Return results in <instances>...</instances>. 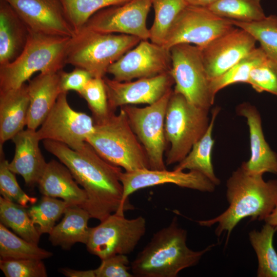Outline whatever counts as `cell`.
I'll list each match as a JSON object with an SVG mask.
<instances>
[{
	"instance_id": "cell-26",
	"label": "cell",
	"mask_w": 277,
	"mask_h": 277,
	"mask_svg": "<svg viewBox=\"0 0 277 277\" xmlns=\"http://www.w3.org/2000/svg\"><path fill=\"white\" fill-rule=\"evenodd\" d=\"M220 111L219 107H215L212 110L211 118L207 131L193 145L188 154L173 168V170L180 171L188 169L198 171L215 186L219 185L221 182L214 173L211 162V153L214 144L212 133L215 120Z\"/></svg>"
},
{
	"instance_id": "cell-23",
	"label": "cell",
	"mask_w": 277,
	"mask_h": 277,
	"mask_svg": "<svg viewBox=\"0 0 277 277\" xmlns=\"http://www.w3.org/2000/svg\"><path fill=\"white\" fill-rule=\"evenodd\" d=\"M30 31L16 11L0 0V66L14 61L23 51Z\"/></svg>"
},
{
	"instance_id": "cell-13",
	"label": "cell",
	"mask_w": 277,
	"mask_h": 277,
	"mask_svg": "<svg viewBox=\"0 0 277 277\" xmlns=\"http://www.w3.org/2000/svg\"><path fill=\"white\" fill-rule=\"evenodd\" d=\"M170 50L163 45L141 40L109 67L107 73L120 82L152 77L170 72Z\"/></svg>"
},
{
	"instance_id": "cell-21",
	"label": "cell",
	"mask_w": 277,
	"mask_h": 277,
	"mask_svg": "<svg viewBox=\"0 0 277 277\" xmlns=\"http://www.w3.org/2000/svg\"><path fill=\"white\" fill-rule=\"evenodd\" d=\"M29 106L27 128L36 130L49 114L62 93L58 72L40 73L27 85Z\"/></svg>"
},
{
	"instance_id": "cell-3",
	"label": "cell",
	"mask_w": 277,
	"mask_h": 277,
	"mask_svg": "<svg viewBox=\"0 0 277 277\" xmlns=\"http://www.w3.org/2000/svg\"><path fill=\"white\" fill-rule=\"evenodd\" d=\"M187 233L174 217L170 224L154 233L150 241L131 263L137 277H176L184 269L196 265L214 244L200 251L186 244Z\"/></svg>"
},
{
	"instance_id": "cell-27",
	"label": "cell",
	"mask_w": 277,
	"mask_h": 277,
	"mask_svg": "<svg viewBox=\"0 0 277 277\" xmlns=\"http://www.w3.org/2000/svg\"><path fill=\"white\" fill-rule=\"evenodd\" d=\"M277 226L265 223L261 230L249 233L250 242L258 261L257 276L277 277V253L273 245V239Z\"/></svg>"
},
{
	"instance_id": "cell-30",
	"label": "cell",
	"mask_w": 277,
	"mask_h": 277,
	"mask_svg": "<svg viewBox=\"0 0 277 277\" xmlns=\"http://www.w3.org/2000/svg\"><path fill=\"white\" fill-rule=\"evenodd\" d=\"M154 18L149 29L151 42L163 45L176 18L188 5L184 0H151Z\"/></svg>"
},
{
	"instance_id": "cell-35",
	"label": "cell",
	"mask_w": 277,
	"mask_h": 277,
	"mask_svg": "<svg viewBox=\"0 0 277 277\" xmlns=\"http://www.w3.org/2000/svg\"><path fill=\"white\" fill-rule=\"evenodd\" d=\"M69 206L64 200L43 195L38 204L32 205L28 210V214L39 234H49L56 222Z\"/></svg>"
},
{
	"instance_id": "cell-29",
	"label": "cell",
	"mask_w": 277,
	"mask_h": 277,
	"mask_svg": "<svg viewBox=\"0 0 277 277\" xmlns=\"http://www.w3.org/2000/svg\"><path fill=\"white\" fill-rule=\"evenodd\" d=\"M53 253L27 241L9 231L0 223L1 259H46Z\"/></svg>"
},
{
	"instance_id": "cell-33",
	"label": "cell",
	"mask_w": 277,
	"mask_h": 277,
	"mask_svg": "<svg viewBox=\"0 0 277 277\" xmlns=\"http://www.w3.org/2000/svg\"><path fill=\"white\" fill-rule=\"evenodd\" d=\"M235 27L250 33L259 42L266 55L277 62V16L270 15L253 22L231 20Z\"/></svg>"
},
{
	"instance_id": "cell-40",
	"label": "cell",
	"mask_w": 277,
	"mask_h": 277,
	"mask_svg": "<svg viewBox=\"0 0 277 277\" xmlns=\"http://www.w3.org/2000/svg\"><path fill=\"white\" fill-rule=\"evenodd\" d=\"M99 267L94 269L95 277H133L126 254H115L101 260Z\"/></svg>"
},
{
	"instance_id": "cell-43",
	"label": "cell",
	"mask_w": 277,
	"mask_h": 277,
	"mask_svg": "<svg viewBox=\"0 0 277 277\" xmlns=\"http://www.w3.org/2000/svg\"><path fill=\"white\" fill-rule=\"evenodd\" d=\"M188 5L207 8L218 0H184Z\"/></svg>"
},
{
	"instance_id": "cell-7",
	"label": "cell",
	"mask_w": 277,
	"mask_h": 277,
	"mask_svg": "<svg viewBox=\"0 0 277 277\" xmlns=\"http://www.w3.org/2000/svg\"><path fill=\"white\" fill-rule=\"evenodd\" d=\"M208 112L173 90L165 121L166 139L170 145L165 160L167 166L181 162L204 134L210 121Z\"/></svg>"
},
{
	"instance_id": "cell-16",
	"label": "cell",
	"mask_w": 277,
	"mask_h": 277,
	"mask_svg": "<svg viewBox=\"0 0 277 277\" xmlns=\"http://www.w3.org/2000/svg\"><path fill=\"white\" fill-rule=\"evenodd\" d=\"M103 81L109 107L113 112L126 105L152 104L171 90L174 85L170 72L134 81L120 82L106 76Z\"/></svg>"
},
{
	"instance_id": "cell-20",
	"label": "cell",
	"mask_w": 277,
	"mask_h": 277,
	"mask_svg": "<svg viewBox=\"0 0 277 277\" xmlns=\"http://www.w3.org/2000/svg\"><path fill=\"white\" fill-rule=\"evenodd\" d=\"M15 145V153L8 164L10 170L21 175L26 185L37 184L47 163L41 152L36 130L27 128L12 139Z\"/></svg>"
},
{
	"instance_id": "cell-10",
	"label": "cell",
	"mask_w": 277,
	"mask_h": 277,
	"mask_svg": "<svg viewBox=\"0 0 277 277\" xmlns=\"http://www.w3.org/2000/svg\"><path fill=\"white\" fill-rule=\"evenodd\" d=\"M172 91L146 107L126 105L120 107L124 110L133 132L145 150L150 169H166L164 160L167 143L165 121Z\"/></svg>"
},
{
	"instance_id": "cell-8",
	"label": "cell",
	"mask_w": 277,
	"mask_h": 277,
	"mask_svg": "<svg viewBox=\"0 0 277 277\" xmlns=\"http://www.w3.org/2000/svg\"><path fill=\"white\" fill-rule=\"evenodd\" d=\"M170 73L174 82L173 91L182 94L195 106L209 110L215 96L210 88L200 48L181 43L170 49Z\"/></svg>"
},
{
	"instance_id": "cell-22",
	"label": "cell",
	"mask_w": 277,
	"mask_h": 277,
	"mask_svg": "<svg viewBox=\"0 0 277 277\" xmlns=\"http://www.w3.org/2000/svg\"><path fill=\"white\" fill-rule=\"evenodd\" d=\"M37 184L43 195L61 198L69 206L83 208L87 201L85 190L78 186L69 169L57 161L47 163Z\"/></svg>"
},
{
	"instance_id": "cell-39",
	"label": "cell",
	"mask_w": 277,
	"mask_h": 277,
	"mask_svg": "<svg viewBox=\"0 0 277 277\" xmlns=\"http://www.w3.org/2000/svg\"><path fill=\"white\" fill-rule=\"evenodd\" d=\"M0 268L6 277H47L42 260L1 259Z\"/></svg>"
},
{
	"instance_id": "cell-17",
	"label": "cell",
	"mask_w": 277,
	"mask_h": 277,
	"mask_svg": "<svg viewBox=\"0 0 277 277\" xmlns=\"http://www.w3.org/2000/svg\"><path fill=\"white\" fill-rule=\"evenodd\" d=\"M16 11L31 31L73 37L75 31L67 18L60 0H5Z\"/></svg>"
},
{
	"instance_id": "cell-24",
	"label": "cell",
	"mask_w": 277,
	"mask_h": 277,
	"mask_svg": "<svg viewBox=\"0 0 277 277\" xmlns=\"http://www.w3.org/2000/svg\"><path fill=\"white\" fill-rule=\"evenodd\" d=\"M29 106L27 85L0 90V145L24 130Z\"/></svg>"
},
{
	"instance_id": "cell-4",
	"label": "cell",
	"mask_w": 277,
	"mask_h": 277,
	"mask_svg": "<svg viewBox=\"0 0 277 277\" xmlns=\"http://www.w3.org/2000/svg\"><path fill=\"white\" fill-rule=\"evenodd\" d=\"M70 38L30 31L20 55L11 63L0 66V90L19 88L37 72L55 73L63 70Z\"/></svg>"
},
{
	"instance_id": "cell-15",
	"label": "cell",
	"mask_w": 277,
	"mask_h": 277,
	"mask_svg": "<svg viewBox=\"0 0 277 277\" xmlns=\"http://www.w3.org/2000/svg\"><path fill=\"white\" fill-rule=\"evenodd\" d=\"M256 42L250 33L235 27L200 48L209 80L223 74L255 49Z\"/></svg>"
},
{
	"instance_id": "cell-37",
	"label": "cell",
	"mask_w": 277,
	"mask_h": 277,
	"mask_svg": "<svg viewBox=\"0 0 277 277\" xmlns=\"http://www.w3.org/2000/svg\"><path fill=\"white\" fill-rule=\"evenodd\" d=\"M3 145H0V193L4 199L27 208L34 205L37 199L27 194L18 185L15 173L8 167Z\"/></svg>"
},
{
	"instance_id": "cell-31",
	"label": "cell",
	"mask_w": 277,
	"mask_h": 277,
	"mask_svg": "<svg viewBox=\"0 0 277 277\" xmlns=\"http://www.w3.org/2000/svg\"><path fill=\"white\" fill-rule=\"evenodd\" d=\"M207 8L220 17L242 22L259 21L266 16L261 0H218Z\"/></svg>"
},
{
	"instance_id": "cell-12",
	"label": "cell",
	"mask_w": 277,
	"mask_h": 277,
	"mask_svg": "<svg viewBox=\"0 0 277 277\" xmlns=\"http://www.w3.org/2000/svg\"><path fill=\"white\" fill-rule=\"evenodd\" d=\"M67 96V92L60 94L36 133L40 141H56L78 150L94 132V122L86 113L73 110Z\"/></svg>"
},
{
	"instance_id": "cell-41",
	"label": "cell",
	"mask_w": 277,
	"mask_h": 277,
	"mask_svg": "<svg viewBox=\"0 0 277 277\" xmlns=\"http://www.w3.org/2000/svg\"><path fill=\"white\" fill-rule=\"evenodd\" d=\"M58 73L62 92L73 90L78 93L92 77L86 70L77 67L69 72L62 70Z\"/></svg>"
},
{
	"instance_id": "cell-14",
	"label": "cell",
	"mask_w": 277,
	"mask_h": 277,
	"mask_svg": "<svg viewBox=\"0 0 277 277\" xmlns=\"http://www.w3.org/2000/svg\"><path fill=\"white\" fill-rule=\"evenodd\" d=\"M151 7V0H129L97 11L83 27L100 32L118 33L147 40L150 35L147 18Z\"/></svg>"
},
{
	"instance_id": "cell-19",
	"label": "cell",
	"mask_w": 277,
	"mask_h": 277,
	"mask_svg": "<svg viewBox=\"0 0 277 277\" xmlns=\"http://www.w3.org/2000/svg\"><path fill=\"white\" fill-rule=\"evenodd\" d=\"M236 111L246 118L249 132L250 157L241 166L250 173L277 174V154L265 140L258 110L250 103L245 102L237 106Z\"/></svg>"
},
{
	"instance_id": "cell-5",
	"label": "cell",
	"mask_w": 277,
	"mask_h": 277,
	"mask_svg": "<svg viewBox=\"0 0 277 277\" xmlns=\"http://www.w3.org/2000/svg\"><path fill=\"white\" fill-rule=\"evenodd\" d=\"M106 120L94 123V132L87 138L104 160L125 171L149 169L145 150L133 132L122 108Z\"/></svg>"
},
{
	"instance_id": "cell-34",
	"label": "cell",
	"mask_w": 277,
	"mask_h": 277,
	"mask_svg": "<svg viewBox=\"0 0 277 277\" xmlns=\"http://www.w3.org/2000/svg\"><path fill=\"white\" fill-rule=\"evenodd\" d=\"M129 0H60L65 15L74 29L79 31L97 11L123 4Z\"/></svg>"
},
{
	"instance_id": "cell-11",
	"label": "cell",
	"mask_w": 277,
	"mask_h": 277,
	"mask_svg": "<svg viewBox=\"0 0 277 277\" xmlns=\"http://www.w3.org/2000/svg\"><path fill=\"white\" fill-rule=\"evenodd\" d=\"M235 27L230 19L216 15L207 8L187 5L171 27L163 46L169 49L186 43L201 48Z\"/></svg>"
},
{
	"instance_id": "cell-38",
	"label": "cell",
	"mask_w": 277,
	"mask_h": 277,
	"mask_svg": "<svg viewBox=\"0 0 277 277\" xmlns=\"http://www.w3.org/2000/svg\"><path fill=\"white\" fill-rule=\"evenodd\" d=\"M248 84L257 92L277 96V62L267 56L252 69Z\"/></svg>"
},
{
	"instance_id": "cell-32",
	"label": "cell",
	"mask_w": 277,
	"mask_h": 277,
	"mask_svg": "<svg viewBox=\"0 0 277 277\" xmlns=\"http://www.w3.org/2000/svg\"><path fill=\"white\" fill-rule=\"evenodd\" d=\"M266 56L260 47H256L223 74L210 81V88L213 95L215 96L220 90L233 84H248L252 69Z\"/></svg>"
},
{
	"instance_id": "cell-1",
	"label": "cell",
	"mask_w": 277,
	"mask_h": 277,
	"mask_svg": "<svg viewBox=\"0 0 277 277\" xmlns=\"http://www.w3.org/2000/svg\"><path fill=\"white\" fill-rule=\"evenodd\" d=\"M43 143L45 149L69 169L86 191L87 201L83 208L91 218L102 221L113 213H124L133 209L130 202L123 200L121 168L104 160L87 142L78 150L51 140Z\"/></svg>"
},
{
	"instance_id": "cell-18",
	"label": "cell",
	"mask_w": 277,
	"mask_h": 277,
	"mask_svg": "<svg viewBox=\"0 0 277 277\" xmlns=\"http://www.w3.org/2000/svg\"><path fill=\"white\" fill-rule=\"evenodd\" d=\"M120 181L123 188V200L130 202L128 197L137 190L165 184H173L179 187L212 192L215 185L202 173L193 170L188 172L173 170L139 169L122 172Z\"/></svg>"
},
{
	"instance_id": "cell-44",
	"label": "cell",
	"mask_w": 277,
	"mask_h": 277,
	"mask_svg": "<svg viewBox=\"0 0 277 277\" xmlns=\"http://www.w3.org/2000/svg\"><path fill=\"white\" fill-rule=\"evenodd\" d=\"M264 221L266 223L277 226V204L270 214Z\"/></svg>"
},
{
	"instance_id": "cell-36",
	"label": "cell",
	"mask_w": 277,
	"mask_h": 277,
	"mask_svg": "<svg viewBox=\"0 0 277 277\" xmlns=\"http://www.w3.org/2000/svg\"><path fill=\"white\" fill-rule=\"evenodd\" d=\"M78 94L87 103L94 123L106 120L113 113L109 107L103 78L92 77Z\"/></svg>"
},
{
	"instance_id": "cell-6",
	"label": "cell",
	"mask_w": 277,
	"mask_h": 277,
	"mask_svg": "<svg viewBox=\"0 0 277 277\" xmlns=\"http://www.w3.org/2000/svg\"><path fill=\"white\" fill-rule=\"evenodd\" d=\"M141 41L133 35L102 33L83 27L70 38L66 64L86 70L92 77L103 78L110 65Z\"/></svg>"
},
{
	"instance_id": "cell-25",
	"label": "cell",
	"mask_w": 277,
	"mask_h": 277,
	"mask_svg": "<svg viewBox=\"0 0 277 277\" xmlns=\"http://www.w3.org/2000/svg\"><path fill=\"white\" fill-rule=\"evenodd\" d=\"M91 218L88 212L78 206H68L62 221L49 234V240L54 246L70 249L76 243L86 244L89 235L88 226Z\"/></svg>"
},
{
	"instance_id": "cell-42",
	"label": "cell",
	"mask_w": 277,
	"mask_h": 277,
	"mask_svg": "<svg viewBox=\"0 0 277 277\" xmlns=\"http://www.w3.org/2000/svg\"><path fill=\"white\" fill-rule=\"evenodd\" d=\"M60 271L67 277H95L94 270H77L68 268H62Z\"/></svg>"
},
{
	"instance_id": "cell-28",
	"label": "cell",
	"mask_w": 277,
	"mask_h": 277,
	"mask_svg": "<svg viewBox=\"0 0 277 277\" xmlns=\"http://www.w3.org/2000/svg\"><path fill=\"white\" fill-rule=\"evenodd\" d=\"M0 220L1 223L11 228L22 238L29 242L38 244L41 234L25 207L1 196Z\"/></svg>"
},
{
	"instance_id": "cell-9",
	"label": "cell",
	"mask_w": 277,
	"mask_h": 277,
	"mask_svg": "<svg viewBox=\"0 0 277 277\" xmlns=\"http://www.w3.org/2000/svg\"><path fill=\"white\" fill-rule=\"evenodd\" d=\"M146 230V221L139 216L132 219L124 213H113L90 227L87 249L101 260L115 254H128L133 251Z\"/></svg>"
},
{
	"instance_id": "cell-2",
	"label": "cell",
	"mask_w": 277,
	"mask_h": 277,
	"mask_svg": "<svg viewBox=\"0 0 277 277\" xmlns=\"http://www.w3.org/2000/svg\"><path fill=\"white\" fill-rule=\"evenodd\" d=\"M263 175L239 167L227 181V209L214 218L197 222L206 227L217 224L215 235L220 236L226 232L227 243L232 230L243 219L265 220L277 204V180L266 182Z\"/></svg>"
}]
</instances>
